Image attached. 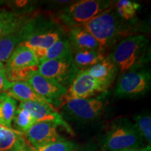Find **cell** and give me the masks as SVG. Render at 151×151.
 Masks as SVG:
<instances>
[{
	"label": "cell",
	"instance_id": "obj_20",
	"mask_svg": "<svg viewBox=\"0 0 151 151\" xmlns=\"http://www.w3.org/2000/svg\"><path fill=\"white\" fill-rule=\"evenodd\" d=\"M73 61L79 71H85L105 58L104 52L95 50H79L72 52Z\"/></svg>",
	"mask_w": 151,
	"mask_h": 151
},
{
	"label": "cell",
	"instance_id": "obj_6",
	"mask_svg": "<svg viewBox=\"0 0 151 151\" xmlns=\"http://www.w3.org/2000/svg\"><path fill=\"white\" fill-rule=\"evenodd\" d=\"M106 93L95 98L69 100L63 105L62 111L76 121L84 123L93 122L101 116L106 105Z\"/></svg>",
	"mask_w": 151,
	"mask_h": 151
},
{
	"label": "cell",
	"instance_id": "obj_28",
	"mask_svg": "<svg viewBox=\"0 0 151 151\" xmlns=\"http://www.w3.org/2000/svg\"><path fill=\"white\" fill-rule=\"evenodd\" d=\"M118 151H151V147L150 145H146V146H145L144 147H141V148H128Z\"/></svg>",
	"mask_w": 151,
	"mask_h": 151
},
{
	"label": "cell",
	"instance_id": "obj_17",
	"mask_svg": "<svg viewBox=\"0 0 151 151\" xmlns=\"http://www.w3.org/2000/svg\"><path fill=\"white\" fill-rule=\"evenodd\" d=\"M35 52L39 62L46 60L65 59L73 57L67 39H61L46 50H37Z\"/></svg>",
	"mask_w": 151,
	"mask_h": 151
},
{
	"label": "cell",
	"instance_id": "obj_7",
	"mask_svg": "<svg viewBox=\"0 0 151 151\" xmlns=\"http://www.w3.org/2000/svg\"><path fill=\"white\" fill-rule=\"evenodd\" d=\"M151 76L148 70H134L124 73L119 78L114 95L120 99L141 97L150 89Z\"/></svg>",
	"mask_w": 151,
	"mask_h": 151
},
{
	"label": "cell",
	"instance_id": "obj_4",
	"mask_svg": "<svg viewBox=\"0 0 151 151\" xmlns=\"http://www.w3.org/2000/svg\"><path fill=\"white\" fill-rule=\"evenodd\" d=\"M23 29L24 39L19 46L27 47L32 51L46 50L56 41L63 39L62 29L52 22L28 20L24 24Z\"/></svg>",
	"mask_w": 151,
	"mask_h": 151
},
{
	"label": "cell",
	"instance_id": "obj_2",
	"mask_svg": "<svg viewBox=\"0 0 151 151\" xmlns=\"http://www.w3.org/2000/svg\"><path fill=\"white\" fill-rule=\"evenodd\" d=\"M148 45L149 40L145 36H128L113 46L108 57L122 75L141 69L148 61Z\"/></svg>",
	"mask_w": 151,
	"mask_h": 151
},
{
	"label": "cell",
	"instance_id": "obj_29",
	"mask_svg": "<svg viewBox=\"0 0 151 151\" xmlns=\"http://www.w3.org/2000/svg\"><path fill=\"white\" fill-rule=\"evenodd\" d=\"M7 95L8 94L6 93V92H0V103L7 97Z\"/></svg>",
	"mask_w": 151,
	"mask_h": 151
},
{
	"label": "cell",
	"instance_id": "obj_10",
	"mask_svg": "<svg viewBox=\"0 0 151 151\" xmlns=\"http://www.w3.org/2000/svg\"><path fill=\"white\" fill-rule=\"evenodd\" d=\"M97 92H106L99 83L85 71H79L76 76L67 93L63 97V104L71 99H87Z\"/></svg>",
	"mask_w": 151,
	"mask_h": 151
},
{
	"label": "cell",
	"instance_id": "obj_27",
	"mask_svg": "<svg viewBox=\"0 0 151 151\" xmlns=\"http://www.w3.org/2000/svg\"><path fill=\"white\" fill-rule=\"evenodd\" d=\"M11 83L7 80L5 74V67L0 70V92H6L11 86Z\"/></svg>",
	"mask_w": 151,
	"mask_h": 151
},
{
	"label": "cell",
	"instance_id": "obj_23",
	"mask_svg": "<svg viewBox=\"0 0 151 151\" xmlns=\"http://www.w3.org/2000/svg\"><path fill=\"white\" fill-rule=\"evenodd\" d=\"M12 122H14L16 130L23 134H25L29 128L36 123L29 111L20 106L16 109Z\"/></svg>",
	"mask_w": 151,
	"mask_h": 151
},
{
	"label": "cell",
	"instance_id": "obj_15",
	"mask_svg": "<svg viewBox=\"0 0 151 151\" xmlns=\"http://www.w3.org/2000/svg\"><path fill=\"white\" fill-rule=\"evenodd\" d=\"M67 41L72 52L86 50L100 51L98 41L82 27L71 28L68 34Z\"/></svg>",
	"mask_w": 151,
	"mask_h": 151
},
{
	"label": "cell",
	"instance_id": "obj_8",
	"mask_svg": "<svg viewBox=\"0 0 151 151\" xmlns=\"http://www.w3.org/2000/svg\"><path fill=\"white\" fill-rule=\"evenodd\" d=\"M79 72L73 61V57L65 59L46 60L39 62L38 73L52 79L68 89Z\"/></svg>",
	"mask_w": 151,
	"mask_h": 151
},
{
	"label": "cell",
	"instance_id": "obj_14",
	"mask_svg": "<svg viewBox=\"0 0 151 151\" xmlns=\"http://www.w3.org/2000/svg\"><path fill=\"white\" fill-rule=\"evenodd\" d=\"M85 71L98 81L105 91H106L118 73L116 65L108 56L105 57L104 59L101 62L86 69Z\"/></svg>",
	"mask_w": 151,
	"mask_h": 151
},
{
	"label": "cell",
	"instance_id": "obj_25",
	"mask_svg": "<svg viewBox=\"0 0 151 151\" xmlns=\"http://www.w3.org/2000/svg\"><path fill=\"white\" fill-rule=\"evenodd\" d=\"M115 7L120 18L125 21H129L134 18L138 10L141 8V5L136 1L120 0L116 3Z\"/></svg>",
	"mask_w": 151,
	"mask_h": 151
},
{
	"label": "cell",
	"instance_id": "obj_21",
	"mask_svg": "<svg viewBox=\"0 0 151 151\" xmlns=\"http://www.w3.org/2000/svg\"><path fill=\"white\" fill-rule=\"evenodd\" d=\"M27 22L20 14L0 11V37L16 32Z\"/></svg>",
	"mask_w": 151,
	"mask_h": 151
},
{
	"label": "cell",
	"instance_id": "obj_9",
	"mask_svg": "<svg viewBox=\"0 0 151 151\" xmlns=\"http://www.w3.org/2000/svg\"><path fill=\"white\" fill-rule=\"evenodd\" d=\"M38 95L49 104L59 106L67 89L52 79L46 78L38 73H33L26 81Z\"/></svg>",
	"mask_w": 151,
	"mask_h": 151
},
{
	"label": "cell",
	"instance_id": "obj_24",
	"mask_svg": "<svg viewBox=\"0 0 151 151\" xmlns=\"http://www.w3.org/2000/svg\"><path fill=\"white\" fill-rule=\"evenodd\" d=\"M134 123L139 134L148 145L151 142V116L150 113H141L134 116Z\"/></svg>",
	"mask_w": 151,
	"mask_h": 151
},
{
	"label": "cell",
	"instance_id": "obj_22",
	"mask_svg": "<svg viewBox=\"0 0 151 151\" xmlns=\"http://www.w3.org/2000/svg\"><path fill=\"white\" fill-rule=\"evenodd\" d=\"M17 109L16 99L7 95L0 103V124L12 128V121Z\"/></svg>",
	"mask_w": 151,
	"mask_h": 151
},
{
	"label": "cell",
	"instance_id": "obj_11",
	"mask_svg": "<svg viewBox=\"0 0 151 151\" xmlns=\"http://www.w3.org/2000/svg\"><path fill=\"white\" fill-rule=\"evenodd\" d=\"M58 127L54 122H36L25 133L26 139L34 149L65 139L58 133Z\"/></svg>",
	"mask_w": 151,
	"mask_h": 151
},
{
	"label": "cell",
	"instance_id": "obj_16",
	"mask_svg": "<svg viewBox=\"0 0 151 151\" xmlns=\"http://www.w3.org/2000/svg\"><path fill=\"white\" fill-rule=\"evenodd\" d=\"M39 62L31 49L18 46L11 54L4 67L9 69H26L39 65Z\"/></svg>",
	"mask_w": 151,
	"mask_h": 151
},
{
	"label": "cell",
	"instance_id": "obj_30",
	"mask_svg": "<svg viewBox=\"0 0 151 151\" xmlns=\"http://www.w3.org/2000/svg\"><path fill=\"white\" fill-rule=\"evenodd\" d=\"M4 67V65L3 63H1V62H0V70H1V69H3Z\"/></svg>",
	"mask_w": 151,
	"mask_h": 151
},
{
	"label": "cell",
	"instance_id": "obj_12",
	"mask_svg": "<svg viewBox=\"0 0 151 151\" xmlns=\"http://www.w3.org/2000/svg\"><path fill=\"white\" fill-rule=\"evenodd\" d=\"M20 106L29 111L36 122H51L58 126H62L68 133L73 135V132L70 126L65 121L61 115L53 109L50 105H46L35 101L20 102Z\"/></svg>",
	"mask_w": 151,
	"mask_h": 151
},
{
	"label": "cell",
	"instance_id": "obj_31",
	"mask_svg": "<svg viewBox=\"0 0 151 151\" xmlns=\"http://www.w3.org/2000/svg\"><path fill=\"white\" fill-rule=\"evenodd\" d=\"M73 151H86V150H78V149H77V150H75Z\"/></svg>",
	"mask_w": 151,
	"mask_h": 151
},
{
	"label": "cell",
	"instance_id": "obj_26",
	"mask_svg": "<svg viewBox=\"0 0 151 151\" xmlns=\"http://www.w3.org/2000/svg\"><path fill=\"white\" fill-rule=\"evenodd\" d=\"M77 148L78 145L74 141L62 139L36 149L33 148L32 151H73L77 150Z\"/></svg>",
	"mask_w": 151,
	"mask_h": 151
},
{
	"label": "cell",
	"instance_id": "obj_5",
	"mask_svg": "<svg viewBox=\"0 0 151 151\" xmlns=\"http://www.w3.org/2000/svg\"><path fill=\"white\" fill-rule=\"evenodd\" d=\"M111 5L109 1L82 0L62 10L59 14V18L71 28L83 27Z\"/></svg>",
	"mask_w": 151,
	"mask_h": 151
},
{
	"label": "cell",
	"instance_id": "obj_3",
	"mask_svg": "<svg viewBox=\"0 0 151 151\" xmlns=\"http://www.w3.org/2000/svg\"><path fill=\"white\" fill-rule=\"evenodd\" d=\"M144 142L134 123L127 118H120L105 128L100 146L103 151H118L144 147Z\"/></svg>",
	"mask_w": 151,
	"mask_h": 151
},
{
	"label": "cell",
	"instance_id": "obj_19",
	"mask_svg": "<svg viewBox=\"0 0 151 151\" xmlns=\"http://www.w3.org/2000/svg\"><path fill=\"white\" fill-rule=\"evenodd\" d=\"M22 27L16 32L0 37V62L1 63H6L15 49L23 41L24 33Z\"/></svg>",
	"mask_w": 151,
	"mask_h": 151
},
{
	"label": "cell",
	"instance_id": "obj_13",
	"mask_svg": "<svg viewBox=\"0 0 151 151\" xmlns=\"http://www.w3.org/2000/svg\"><path fill=\"white\" fill-rule=\"evenodd\" d=\"M22 132L0 124V151H31Z\"/></svg>",
	"mask_w": 151,
	"mask_h": 151
},
{
	"label": "cell",
	"instance_id": "obj_18",
	"mask_svg": "<svg viewBox=\"0 0 151 151\" xmlns=\"http://www.w3.org/2000/svg\"><path fill=\"white\" fill-rule=\"evenodd\" d=\"M6 93L11 97L14 98V99H16L20 101V102L35 101V102H39L43 104L50 105L40 96L38 95L26 81L11 83V86L6 91Z\"/></svg>",
	"mask_w": 151,
	"mask_h": 151
},
{
	"label": "cell",
	"instance_id": "obj_1",
	"mask_svg": "<svg viewBox=\"0 0 151 151\" xmlns=\"http://www.w3.org/2000/svg\"><path fill=\"white\" fill-rule=\"evenodd\" d=\"M82 27L98 41L100 51L102 52L130 33L129 25L124 23L117 14L116 7L111 5Z\"/></svg>",
	"mask_w": 151,
	"mask_h": 151
},
{
	"label": "cell",
	"instance_id": "obj_32",
	"mask_svg": "<svg viewBox=\"0 0 151 151\" xmlns=\"http://www.w3.org/2000/svg\"><path fill=\"white\" fill-rule=\"evenodd\" d=\"M32 150H33V149H32Z\"/></svg>",
	"mask_w": 151,
	"mask_h": 151
}]
</instances>
